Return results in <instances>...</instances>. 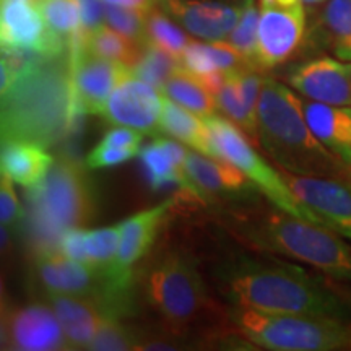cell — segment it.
<instances>
[{
	"instance_id": "cell-1",
	"label": "cell",
	"mask_w": 351,
	"mask_h": 351,
	"mask_svg": "<svg viewBox=\"0 0 351 351\" xmlns=\"http://www.w3.org/2000/svg\"><path fill=\"white\" fill-rule=\"evenodd\" d=\"M213 285L231 306L351 320V306L335 287L283 261L234 256L215 267Z\"/></svg>"
},
{
	"instance_id": "cell-2",
	"label": "cell",
	"mask_w": 351,
	"mask_h": 351,
	"mask_svg": "<svg viewBox=\"0 0 351 351\" xmlns=\"http://www.w3.org/2000/svg\"><path fill=\"white\" fill-rule=\"evenodd\" d=\"M80 112L70 51L52 57L38 54L2 93V142L26 140L54 147Z\"/></svg>"
},
{
	"instance_id": "cell-3",
	"label": "cell",
	"mask_w": 351,
	"mask_h": 351,
	"mask_svg": "<svg viewBox=\"0 0 351 351\" xmlns=\"http://www.w3.org/2000/svg\"><path fill=\"white\" fill-rule=\"evenodd\" d=\"M257 116L261 148L278 168L351 184V166L311 130L301 95L274 78H263Z\"/></svg>"
},
{
	"instance_id": "cell-4",
	"label": "cell",
	"mask_w": 351,
	"mask_h": 351,
	"mask_svg": "<svg viewBox=\"0 0 351 351\" xmlns=\"http://www.w3.org/2000/svg\"><path fill=\"white\" fill-rule=\"evenodd\" d=\"M234 231L257 251L278 254L313 267L335 282L351 283V244L332 228L275 207L236 223Z\"/></svg>"
},
{
	"instance_id": "cell-5",
	"label": "cell",
	"mask_w": 351,
	"mask_h": 351,
	"mask_svg": "<svg viewBox=\"0 0 351 351\" xmlns=\"http://www.w3.org/2000/svg\"><path fill=\"white\" fill-rule=\"evenodd\" d=\"M138 287L145 302L174 339L217 315L195 258L181 249L158 252L142 269Z\"/></svg>"
},
{
	"instance_id": "cell-6",
	"label": "cell",
	"mask_w": 351,
	"mask_h": 351,
	"mask_svg": "<svg viewBox=\"0 0 351 351\" xmlns=\"http://www.w3.org/2000/svg\"><path fill=\"white\" fill-rule=\"evenodd\" d=\"M226 319L244 340L258 348L274 351L351 350V320L262 313L238 306H231L226 311Z\"/></svg>"
},
{
	"instance_id": "cell-7",
	"label": "cell",
	"mask_w": 351,
	"mask_h": 351,
	"mask_svg": "<svg viewBox=\"0 0 351 351\" xmlns=\"http://www.w3.org/2000/svg\"><path fill=\"white\" fill-rule=\"evenodd\" d=\"M85 161L60 158L34 189L29 202L41 247H54L60 234L70 228H85L96 215L95 186Z\"/></svg>"
},
{
	"instance_id": "cell-8",
	"label": "cell",
	"mask_w": 351,
	"mask_h": 351,
	"mask_svg": "<svg viewBox=\"0 0 351 351\" xmlns=\"http://www.w3.org/2000/svg\"><path fill=\"white\" fill-rule=\"evenodd\" d=\"M207 124L212 129L215 143L223 160L243 171L245 178L256 186L263 195L269 199L276 208L283 210L293 217L307 219V221L319 223L327 226V223L314 213L307 205L298 199L295 192L289 189L278 168H274L267 160H263L261 153L256 150V145L245 135V132L236 125L234 122L213 114L205 117Z\"/></svg>"
},
{
	"instance_id": "cell-9",
	"label": "cell",
	"mask_w": 351,
	"mask_h": 351,
	"mask_svg": "<svg viewBox=\"0 0 351 351\" xmlns=\"http://www.w3.org/2000/svg\"><path fill=\"white\" fill-rule=\"evenodd\" d=\"M304 7L302 0H258V70L278 67L300 49L306 34Z\"/></svg>"
},
{
	"instance_id": "cell-10",
	"label": "cell",
	"mask_w": 351,
	"mask_h": 351,
	"mask_svg": "<svg viewBox=\"0 0 351 351\" xmlns=\"http://www.w3.org/2000/svg\"><path fill=\"white\" fill-rule=\"evenodd\" d=\"M0 343L7 351H69L59 319L49 302L2 306Z\"/></svg>"
},
{
	"instance_id": "cell-11",
	"label": "cell",
	"mask_w": 351,
	"mask_h": 351,
	"mask_svg": "<svg viewBox=\"0 0 351 351\" xmlns=\"http://www.w3.org/2000/svg\"><path fill=\"white\" fill-rule=\"evenodd\" d=\"M2 51H32L41 56H62L69 46L47 26L39 0H0Z\"/></svg>"
},
{
	"instance_id": "cell-12",
	"label": "cell",
	"mask_w": 351,
	"mask_h": 351,
	"mask_svg": "<svg viewBox=\"0 0 351 351\" xmlns=\"http://www.w3.org/2000/svg\"><path fill=\"white\" fill-rule=\"evenodd\" d=\"M163 93L129 72L114 88L101 117L112 125L130 127L145 135H160Z\"/></svg>"
},
{
	"instance_id": "cell-13",
	"label": "cell",
	"mask_w": 351,
	"mask_h": 351,
	"mask_svg": "<svg viewBox=\"0 0 351 351\" xmlns=\"http://www.w3.org/2000/svg\"><path fill=\"white\" fill-rule=\"evenodd\" d=\"M278 169L298 199L351 243V184Z\"/></svg>"
},
{
	"instance_id": "cell-14",
	"label": "cell",
	"mask_w": 351,
	"mask_h": 351,
	"mask_svg": "<svg viewBox=\"0 0 351 351\" xmlns=\"http://www.w3.org/2000/svg\"><path fill=\"white\" fill-rule=\"evenodd\" d=\"M72 82L80 111L101 116L112 90L127 73L132 72L125 64L104 59L90 52L85 44L70 47Z\"/></svg>"
},
{
	"instance_id": "cell-15",
	"label": "cell",
	"mask_w": 351,
	"mask_h": 351,
	"mask_svg": "<svg viewBox=\"0 0 351 351\" xmlns=\"http://www.w3.org/2000/svg\"><path fill=\"white\" fill-rule=\"evenodd\" d=\"M287 82L307 99L351 106V60L314 57L293 65L287 73Z\"/></svg>"
},
{
	"instance_id": "cell-16",
	"label": "cell",
	"mask_w": 351,
	"mask_h": 351,
	"mask_svg": "<svg viewBox=\"0 0 351 351\" xmlns=\"http://www.w3.org/2000/svg\"><path fill=\"white\" fill-rule=\"evenodd\" d=\"M245 0H160V8L186 32L223 41L238 25Z\"/></svg>"
},
{
	"instance_id": "cell-17",
	"label": "cell",
	"mask_w": 351,
	"mask_h": 351,
	"mask_svg": "<svg viewBox=\"0 0 351 351\" xmlns=\"http://www.w3.org/2000/svg\"><path fill=\"white\" fill-rule=\"evenodd\" d=\"M47 302L59 319L72 350H88L109 317H117L103 301L95 298L46 293ZM121 319V317H119Z\"/></svg>"
},
{
	"instance_id": "cell-18",
	"label": "cell",
	"mask_w": 351,
	"mask_h": 351,
	"mask_svg": "<svg viewBox=\"0 0 351 351\" xmlns=\"http://www.w3.org/2000/svg\"><path fill=\"white\" fill-rule=\"evenodd\" d=\"M140 161L147 173L152 189H158L174 184L194 200H207L204 194L192 182L187 173V148L178 140L156 137L153 142L140 150Z\"/></svg>"
},
{
	"instance_id": "cell-19",
	"label": "cell",
	"mask_w": 351,
	"mask_h": 351,
	"mask_svg": "<svg viewBox=\"0 0 351 351\" xmlns=\"http://www.w3.org/2000/svg\"><path fill=\"white\" fill-rule=\"evenodd\" d=\"M178 199H166L161 204L132 215L122 221L119 256H117V274L132 275V267L147 257L152 245L160 234L165 218L173 210Z\"/></svg>"
},
{
	"instance_id": "cell-20",
	"label": "cell",
	"mask_w": 351,
	"mask_h": 351,
	"mask_svg": "<svg viewBox=\"0 0 351 351\" xmlns=\"http://www.w3.org/2000/svg\"><path fill=\"white\" fill-rule=\"evenodd\" d=\"M301 104L315 137L351 166V106L319 103L304 96Z\"/></svg>"
},
{
	"instance_id": "cell-21",
	"label": "cell",
	"mask_w": 351,
	"mask_h": 351,
	"mask_svg": "<svg viewBox=\"0 0 351 351\" xmlns=\"http://www.w3.org/2000/svg\"><path fill=\"white\" fill-rule=\"evenodd\" d=\"M186 166L192 182L205 199H208V195H239L251 186V181L238 166L221 158L187 150Z\"/></svg>"
},
{
	"instance_id": "cell-22",
	"label": "cell",
	"mask_w": 351,
	"mask_h": 351,
	"mask_svg": "<svg viewBox=\"0 0 351 351\" xmlns=\"http://www.w3.org/2000/svg\"><path fill=\"white\" fill-rule=\"evenodd\" d=\"M54 165V158L46 152V147L26 140L2 142L0 168L12 181L26 191H34L43 184Z\"/></svg>"
},
{
	"instance_id": "cell-23",
	"label": "cell",
	"mask_w": 351,
	"mask_h": 351,
	"mask_svg": "<svg viewBox=\"0 0 351 351\" xmlns=\"http://www.w3.org/2000/svg\"><path fill=\"white\" fill-rule=\"evenodd\" d=\"M160 134L178 140L197 153L212 158H221L217 143H215L212 129L205 117L179 106L173 99L163 95V109H161Z\"/></svg>"
},
{
	"instance_id": "cell-24",
	"label": "cell",
	"mask_w": 351,
	"mask_h": 351,
	"mask_svg": "<svg viewBox=\"0 0 351 351\" xmlns=\"http://www.w3.org/2000/svg\"><path fill=\"white\" fill-rule=\"evenodd\" d=\"M313 38L339 59L351 60V0H327L313 28Z\"/></svg>"
},
{
	"instance_id": "cell-25",
	"label": "cell",
	"mask_w": 351,
	"mask_h": 351,
	"mask_svg": "<svg viewBox=\"0 0 351 351\" xmlns=\"http://www.w3.org/2000/svg\"><path fill=\"white\" fill-rule=\"evenodd\" d=\"M161 93L178 103L179 106L199 114L202 117H210L217 114V99L212 91L204 85V82L195 73L189 72L184 67H179L169 77V80L161 88Z\"/></svg>"
},
{
	"instance_id": "cell-26",
	"label": "cell",
	"mask_w": 351,
	"mask_h": 351,
	"mask_svg": "<svg viewBox=\"0 0 351 351\" xmlns=\"http://www.w3.org/2000/svg\"><path fill=\"white\" fill-rule=\"evenodd\" d=\"M215 99H217V106L219 111L245 132V135L251 138L256 148H261L257 109L251 106V103H249L243 90H241L238 70L226 72V80L223 83V86L219 88L218 93L215 95Z\"/></svg>"
},
{
	"instance_id": "cell-27",
	"label": "cell",
	"mask_w": 351,
	"mask_h": 351,
	"mask_svg": "<svg viewBox=\"0 0 351 351\" xmlns=\"http://www.w3.org/2000/svg\"><path fill=\"white\" fill-rule=\"evenodd\" d=\"M122 223L98 230H86L85 247L88 265L99 274L111 276L119 282H134V276L117 274V256H119Z\"/></svg>"
},
{
	"instance_id": "cell-28",
	"label": "cell",
	"mask_w": 351,
	"mask_h": 351,
	"mask_svg": "<svg viewBox=\"0 0 351 351\" xmlns=\"http://www.w3.org/2000/svg\"><path fill=\"white\" fill-rule=\"evenodd\" d=\"M85 47L96 56L125 64L130 69L138 62L145 49V46L130 41L129 38L117 33L108 25H103L88 34L85 38Z\"/></svg>"
},
{
	"instance_id": "cell-29",
	"label": "cell",
	"mask_w": 351,
	"mask_h": 351,
	"mask_svg": "<svg viewBox=\"0 0 351 351\" xmlns=\"http://www.w3.org/2000/svg\"><path fill=\"white\" fill-rule=\"evenodd\" d=\"M41 12L51 32L67 44L85 41L82 10L78 0H39Z\"/></svg>"
},
{
	"instance_id": "cell-30",
	"label": "cell",
	"mask_w": 351,
	"mask_h": 351,
	"mask_svg": "<svg viewBox=\"0 0 351 351\" xmlns=\"http://www.w3.org/2000/svg\"><path fill=\"white\" fill-rule=\"evenodd\" d=\"M182 26L178 25L171 19L168 13L161 8H152L147 13V41L168 51L169 54L181 59L182 52L192 41L186 33L182 32ZM147 43V44H148Z\"/></svg>"
},
{
	"instance_id": "cell-31",
	"label": "cell",
	"mask_w": 351,
	"mask_h": 351,
	"mask_svg": "<svg viewBox=\"0 0 351 351\" xmlns=\"http://www.w3.org/2000/svg\"><path fill=\"white\" fill-rule=\"evenodd\" d=\"M179 67H182L179 57L169 54L168 51L161 49V47L155 46V44L148 43L145 46L140 60L132 67V73L142 78V80L148 82L150 85L156 86L161 91L165 83L169 80V77Z\"/></svg>"
},
{
	"instance_id": "cell-32",
	"label": "cell",
	"mask_w": 351,
	"mask_h": 351,
	"mask_svg": "<svg viewBox=\"0 0 351 351\" xmlns=\"http://www.w3.org/2000/svg\"><path fill=\"white\" fill-rule=\"evenodd\" d=\"M148 340L137 328L127 326L119 317H109L103 327L99 328L98 335L91 341L88 350L91 351H132V350H147Z\"/></svg>"
},
{
	"instance_id": "cell-33",
	"label": "cell",
	"mask_w": 351,
	"mask_h": 351,
	"mask_svg": "<svg viewBox=\"0 0 351 351\" xmlns=\"http://www.w3.org/2000/svg\"><path fill=\"white\" fill-rule=\"evenodd\" d=\"M258 20H261V8L256 0H245L243 13H241L238 25L234 26L226 41L247 60L252 67H257V39H258Z\"/></svg>"
},
{
	"instance_id": "cell-34",
	"label": "cell",
	"mask_w": 351,
	"mask_h": 351,
	"mask_svg": "<svg viewBox=\"0 0 351 351\" xmlns=\"http://www.w3.org/2000/svg\"><path fill=\"white\" fill-rule=\"evenodd\" d=\"M147 13L137 8H127L117 5H108L104 8L106 25L116 29L117 33L124 34L130 41L147 46Z\"/></svg>"
},
{
	"instance_id": "cell-35",
	"label": "cell",
	"mask_w": 351,
	"mask_h": 351,
	"mask_svg": "<svg viewBox=\"0 0 351 351\" xmlns=\"http://www.w3.org/2000/svg\"><path fill=\"white\" fill-rule=\"evenodd\" d=\"M142 148H116V147H104V145H96V147L88 153L85 163L90 169H103L111 168L125 163L132 158L138 156Z\"/></svg>"
},
{
	"instance_id": "cell-36",
	"label": "cell",
	"mask_w": 351,
	"mask_h": 351,
	"mask_svg": "<svg viewBox=\"0 0 351 351\" xmlns=\"http://www.w3.org/2000/svg\"><path fill=\"white\" fill-rule=\"evenodd\" d=\"M21 207L19 195L13 189L12 178L5 173L0 176V221L2 228H12L20 221Z\"/></svg>"
},
{
	"instance_id": "cell-37",
	"label": "cell",
	"mask_w": 351,
	"mask_h": 351,
	"mask_svg": "<svg viewBox=\"0 0 351 351\" xmlns=\"http://www.w3.org/2000/svg\"><path fill=\"white\" fill-rule=\"evenodd\" d=\"M85 236H86V230L83 226L70 228V230L64 231L62 234H60L59 241H57L56 249L62 252L65 257L88 263Z\"/></svg>"
},
{
	"instance_id": "cell-38",
	"label": "cell",
	"mask_w": 351,
	"mask_h": 351,
	"mask_svg": "<svg viewBox=\"0 0 351 351\" xmlns=\"http://www.w3.org/2000/svg\"><path fill=\"white\" fill-rule=\"evenodd\" d=\"M142 132L130 129V127L116 125L114 129L108 130L103 135L99 145L104 147H116V148H140V143L143 140Z\"/></svg>"
},
{
	"instance_id": "cell-39",
	"label": "cell",
	"mask_w": 351,
	"mask_h": 351,
	"mask_svg": "<svg viewBox=\"0 0 351 351\" xmlns=\"http://www.w3.org/2000/svg\"><path fill=\"white\" fill-rule=\"evenodd\" d=\"M82 10V25L85 38L95 29L101 28L106 25V15H104V8L106 3L104 0H78Z\"/></svg>"
},
{
	"instance_id": "cell-40",
	"label": "cell",
	"mask_w": 351,
	"mask_h": 351,
	"mask_svg": "<svg viewBox=\"0 0 351 351\" xmlns=\"http://www.w3.org/2000/svg\"><path fill=\"white\" fill-rule=\"evenodd\" d=\"M108 5L127 7V8H137V10H152V8L160 7V0H104Z\"/></svg>"
},
{
	"instance_id": "cell-41",
	"label": "cell",
	"mask_w": 351,
	"mask_h": 351,
	"mask_svg": "<svg viewBox=\"0 0 351 351\" xmlns=\"http://www.w3.org/2000/svg\"><path fill=\"white\" fill-rule=\"evenodd\" d=\"M335 289L340 293L341 296L345 298L346 302H348V304L351 306V289H343V288H339V287H335Z\"/></svg>"
},
{
	"instance_id": "cell-42",
	"label": "cell",
	"mask_w": 351,
	"mask_h": 351,
	"mask_svg": "<svg viewBox=\"0 0 351 351\" xmlns=\"http://www.w3.org/2000/svg\"><path fill=\"white\" fill-rule=\"evenodd\" d=\"M327 0H302V3H304L306 7H319V5H324Z\"/></svg>"
}]
</instances>
